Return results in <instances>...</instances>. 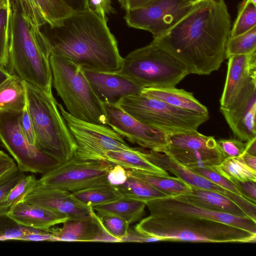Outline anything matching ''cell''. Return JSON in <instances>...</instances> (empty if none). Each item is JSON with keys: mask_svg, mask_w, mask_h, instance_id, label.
I'll return each instance as SVG.
<instances>
[{"mask_svg": "<svg viewBox=\"0 0 256 256\" xmlns=\"http://www.w3.org/2000/svg\"><path fill=\"white\" fill-rule=\"evenodd\" d=\"M232 28L224 0L195 5L178 22L151 42L182 64L189 74H210L224 59Z\"/></svg>", "mask_w": 256, "mask_h": 256, "instance_id": "cell-1", "label": "cell"}, {"mask_svg": "<svg viewBox=\"0 0 256 256\" xmlns=\"http://www.w3.org/2000/svg\"><path fill=\"white\" fill-rule=\"evenodd\" d=\"M52 53L80 66L84 70H118L123 58L104 21L89 9L72 12L46 34Z\"/></svg>", "mask_w": 256, "mask_h": 256, "instance_id": "cell-2", "label": "cell"}, {"mask_svg": "<svg viewBox=\"0 0 256 256\" xmlns=\"http://www.w3.org/2000/svg\"><path fill=\"white\" fill-rule=\"evenodd\" d=\"M8 72L52 92L50 44L40 27L46 24L34 0H8Z\"/></svg>", "mask_w": 256, "mask_h": 256, "instance_id": "cell-3", "label": "cell"}, {"mask_svg": "<svg viewBox=\"0 0 256 256\" xmlns=\"http://www.w3.org/2000/svg\"><path fill=\"white\" fill-rule=\"evenodd\" d=\"M134 229L162 241L255 243L256 235L214 220L187 216L150 215Z\"/></svg>", "mask_w": 256, "mask_h": 256, "instance_id": "cell-4", "label": "cell"}, {"mask_svg": "<svg viewBox=\"0 0 256 256\" xmlns=\"http://www.w3.org/2000/svg\"><path fill=\"white\" fill-rule=\"evenodd\" d=\"M24 82L36 146L61 164L71 160L75 156L76 144L52 93Z\"/></svg>", "mask_w": 256, "mask_h": 256, "instance_id": "cell-5", "label": "cell"}, {"mask_svg": "<svg viewBox=\"0 0 256 256\" xmlns=\"http://www.w3.org/2000/svg\"><path fill=\"white\" fill-rule=\"evenodd\" d=\"M52 82L68 112L88 122L108 126L103 103L98 98L80 66L52 52Z\"/></svg>", "mask_w": 256, "mask_h": 256, "instance_id": "cell-6", "label": "cell"}, {"mask_svg": "<svg viewBox=\"0 0 256 256\" xmlns=\"http://www.w3.org/2000/svg\"><path fill=\"white\" fill-rule=\"evenodd\" d=\"M117 72L144 88L174 86L189 74L182 64L152 42L123 58Z\"/></svg>", "mask_w": 256, "mask_h": 256, "instance_id": "cell-7", "label": "cell"}, {"mask_svg": "<svg viewBox=\"0 0 256 256\" xmlns=\"http://www.w3.org/2000/svg\"><path fill=\"white\" fill-rule=\"evenodd\" d=\"M116 104L138 122L166 133L197 130L209 118L208 114L178 108L142 93L124 97Z\"/></svg>", "mask_w": 256, "mask_h": 256, "instance_id": "cell-8", "label": "cell"}, {"mask_svg": "<svg viewBox=\"0 0 256 256\" xmlns=\"http://www.w3.org/2000/svg\"><path fill=\"white\" fill-rule=\"evenodd\" d=\"M59 110L72 134L76 148L74 158L85 160L107 161L106 154L110 150H133L123 138L108 126L78 119L60 104Z\"/></svg>", "mask_w": 256, "mask_h": 256, "instance_id": "cell-9", "label": "cell"}, {"mask_svg": "<svg viewBox=\"0 0 256 256\" xmlns=\"http://www.w3.org/2000/svg\"><path fill=\"white\" fill-rule=\"evenodd\" d=\"M20 113L0 112V140L19 169L44 174L61 164L28 142L20 126Z\"/></svg>", "mask_w": 256, "mask_h": 256, "instance_id": "cell-10", "label": "cell"}, {"mask_svg": "<svg viewBox=\"0 0 256 256\" xmlns=\"http://www.w3.org/2000/svg\"><path fill=\"white\" fill-rule=\"evenodd\" d=\"M114 165L108 161L85 160L74 158L43 174L38 180V184L70 192L110 184L107 176Z\"/></svg>", "mask_w": 256, "mask_h": 256, "instance_id": "cell-11", "label": "cell"}, {"mask_svg": "<svg viewBox=\"0 0 256 256\" xmlns=\"http://www.w3.org/2000/svg\"><path fill=\"white\" fill-rule=\"evenodd\" d=\"M166 138L167 146L162 152L188 168L212 169L224 159L214 137L196 130L168 133Z\"/></svg>", "mask_w": 256, "mask_h": 256, "instance_id": "cell-12", "label": "cell"}, {"mask_svg": "<svg viewBox=\"0 0 256 256\" xmlns=\"http://www.w3.org/2000/svg\"><path fill=\"white\" fill-rule=\"evenodd\" d=\"M194 6L186 0H156L144 7L126 10L124 18L128 26L148 31L154 38L172 27Z\"/></svg>", "mask_w": 256, "mask_h": 256, "instance_id": "cell-13", "label": "cell"}, {"mask_svg": "<svg viewBox=\"0 0 256 256\" xmlns=\"http://www.w3.org/2000/svg\"><path fill=\"white\" fill-rule=\"evenodd\" d=\"M108 124L116 133L143 148L162 152L168 144V133L146 126L115 104L104 102Z\"/></svg>", "mask_w": 256, "mask_h": 256, "instance_id": "cell-14", "label": "cell"}, {"mask_svg": "<svg viewBox=\"0 0 256 256\" xmlns=\"http://www.w3.org/2000/svg\"><path fill=\"white\" fill-rule=\"evenodd\" d=\"M146 203L150 215L187 216L204 218L231 225L256 235V222L249 218L239 217L207 209L174 196L152 200Z\"/></svg>", "mask_w": 256, "mask_h": 256, "instance_id": "cell-15", "label": "cell"}, {"mask_svg": "<svg viewBox=\"0 0 256 256\" xmlns=\"http://www.w3.org/2000/svg\"><path fill=\"white\" fill-rule=\"evenodd\" d=\"M227 73L220 99V107L230 108L254 82H256V51L228 58Z\"/></svg>", "mask_w": 256, "mask_h": 256, "instance_id": "cell-16", "label": "cell"}, {"mask_svg": "<svg viewBox=\"0 0 256 256\" xmlns=\"http://www.w3.org/2000/svg\"><path fill=\"white\" fill-rule=\"evenodd\" d=\"M24 201L68 218L88 216L93 210L82 204L67 190L38 184L24 197Z\"/></svg>", "mask_w": 256, "mask_h": 256, "instance_id": "cell-17", "label": "cell"}, {"mask_svg": "<svg viewBox=\"0 0 256 256\" xmlns=\"http://www.w3.org/2000/svg\"><path fill=\"white\" fill-rule=\"evenodd\" d=\"M220 111L235 136L247 142L256 137V83L252 84L228 108Z\"/></svg>", "mask_w": 256, "mask_h": 256, "instance_id": "cell-18", "label": "cell"}, {"mask_svg": "<svg viewBox=\"0 0 256 256\" xmlns=\"http://www.w3.org/2000/svg\"><path fill=\"white\" fill-rule=\"evenodd\" d=\"M84 71L94 93L102 103L116 104L124 97L141 93L144 88L117 71Z\"/></svg>", "mask_w": 256, "mask_h": 256, "instance_id": "cell-19", "label": "cell"}, {"mask_svg": "<svg viewBox=\"0 0 256 256\" xmlns=\"http://www.w3.org/2000/svg\"><path fill=\"white\" fill-rule=\"evenodd\" d=\"M144 156L158 167L168 171L192 187L210 190L222 194L232 202L238 194L226 190L207 178L180 164L170 155L161 152L144 150Z\"/></svg>", "mask_w": 256, "mask_h": 256, "instance_id": "cell-20", "label": "cell"}, {"mask_svg": "<svg viewBox=\"0 0 256 256\" xmlns=\"http://www.w3.org/2000/svg\"><path fill=\"white\" fill-rule=\"evenodd\" d=\"M6 215L19 225L42 230H49L68 218L24 200L16 204Z\"/></svg>", "mask_w": 256, "mask_h": 256, "instance_id": "cell-21", "label": "cell"}, {"mask_svg": "<svg viewBox=\"0 0 256 256\" xmlns=\"http://www.w3.org/2000/svg\"><path fill=\"white\" fill-rule=\"evenodd\" d=\"M60 228H50L56 241L94 242L102 230L99 218L92 210L88 216L68 218Z\"/></svg>", "mask_w": 256, "mask_h": 256, "instance_id": "cell-22", "label": "cell"}, {"mask_svg": "<svg viewBox=\"0 0 256 256\" xmlns=\"http://www.w3.org/2000/svg\"><path fill=\"white\" fill-rule=\"evenodd\" d=\"M174 196L207 209L239 217L249 218L236 203L218 192L191 186L188 193Z\"/></svg>", "mask_w": 256, "mask_h": 256, "instance_id": "cell-23", "label": "cell"}, {"mask_svg": "<svg viewBox=\"0 0 256 256\" xmlns=\"http://www.w3.org/2000/svg\"><path fill=\"white\" fill-rule=\"evenodd\" d=\"M141 93L178 108L202 114H208V108L194 96L192 93L174 86L144 88Z\"/></svg>", "mask_w": 256, "mask_h": 256, "instance_id": "cell-24", "label": "cell"}, {"mask_svg": "<svg viewBox=\"0 0 256 256\" xmlns=\"http://www.w3.org/2000/svg\"><path fill=\"white\" fill-rule=\"evenodd\" d=\"M26 102L24 81L11 74L0 86V112H22L26 106Z\"/></svg>", "mask_w": 256, "mask_h": 256, "instance_id": "cell-25", "label": "cell"}, {"mask_svg": "<svg viewBox=\"0 0 256 256\" xmlns=\"http://www.w3.org/2000/svg\"><path fill=\"white\" fill-rule=\"evenodd\" d=\"M142 148L133 150H110L106 152V160L113 164H119L126 169H134L168 176L166 171L158 167L143 155Z\"/></svg>", "mask_w": 256, "mask_h": 256, "instance_id": "cell-26", "label": "cell"}, {"mask_svg": "<svg viewBox=\"0 0 256 256\" xmlns=\"http://www.w3.org/2000/svg\"><path fill=\"white\" fill-rule=\"evenodd\" d=\"M128 176L143 181L170 196L188 193L191 186L178 177L156 174L143 170L126 169Z\"/></svg>", "mask_w": 256, "mask_h": 256, "instance_id": "cell-27", "label": "cell"}, {"mask_svg": "<svg viewBox=\"0 0 256 256\" xmlns=\"http://www.w3.org/2000/svg\"><path fill=\"white\" fill-rule=\"evenodd\" d=\"M146 206V203L144 202L124 197L92 208L98 214L114 215L131 224L142 218Z\"/></svg>", "mask_w": 256, "mask_h": 256, "instance_id": "cell-28", "label": "cell"}, {"mask_svg": "<svg viewBox=\"0 0 256 256\" xmlns=\"http://www.w3.org/2000/svg\"><path fill=\"white\" fill-rule=\"evenodd\" d=\"M71 194L82 204L90 208L124 198L118 188L110 184L88 188L72 192Z\"/></svg>", "mask_w": 256, "mask_h": 256, "instance_id": "cell-29", "label": "cell"}, {"mask_svg": "<svg viewBox=\"0 0 256 256\" xmlns=\"http://www.w3.org/2000/svg\"><path fill=\"white\" fill-rule=\"evenodd\" d=\"M116 186L124 198L145 202L152 200L168 196L149 184L128 176L124 184Z\"/></svg>", "mask_w": 256, "mask_h": 256, "instance_id": "cell-30", "label": "cell"}, {"mask_svg": "<svg viewBox=\"0 0 256 256\" xmlns=\"http://www.w3.org/2000/svg\"><path fill=\"white\" fill-rule=\"evenodd\" d=\"M212 170L230 180H252L256 182V171L249 168L240 156L224 158Z\"/></svg>", "mask_w": 256, "mask_h": 256, "instance_id": "cell-31", "label": "cell"}, {"mask_svg": "<svg viewBox=\"0 0 256 256\" xmlns=\"http://www.w3.org/2000/svg\"><path fill=\"white\" fill-rule=\"evenodd\" d=\"M256 51V26L238 36H229L226 44L224 58L249 54Z\"/></svg>", "mask_w": 256, "mask_h": 256, "instance_id": "cell-32", "label": "cell"}, {"mask_svg": "<svg viewBox=\"0 0 256 256\" xmlns=\"http://www.w3.org/2000/svg\"><path fill=\"white\" fill-rule=\"evenodd\" d=\"M48 26L57 25L73 12L62 0H34Z\"/></svg>", "mask_w": 256, "mask_h": 256, "instance_id": "cell-33", "label": "cell"}, {"mask_svg": "<svg viewBox=\"0 0 256 256\" xmlns=\"http://www.w3.org/2000/svg\"><path fill=\"white\" fill-rule=\"evenodd\" d=\"M38 185L34 175L26 176L10 192L4 200L0 204V215H6L18 203Z\"/></svg>", "mask_w": 256, "mask_h": 256, "instance_id": "cell-34", "label": "cell"}, {"mask_svg": "<svg viewBox=\"0 0 256 256\" xmlns=\"http://www.w3.org/2000/svg\"><path fill=\"white\" fill-rule=\"evenodd\" d=\"M256 26V4L250 0H244L240 4L238 14L230 36L234 37L242 34Z\"/></svg>", "mask_w": 256, "mask_h": 256, "instance_id": "cell-35", "label": "cell"}, {"mask_svg": "<svg viewBox=\"0 0 256 256\" xmlns=\"http://www.w3.org/2000/svg\"><path fill=\"white\" fill-rule=\"evenodd\" d=\"M8 20V6L0 10V69L8 72L9 64Z\"/></svg>", "mask_w": 256, "mask_h": 256, "instance_id": "cell-36", "label": "cell"}, {"mask_svg": "<svg viewBox=\"0 0 256 256\" xmlns=\"http://www.w3.org/2000/svg\"><path fill=\"white\" fill-rule=\"evenodd\" d=\"M105 229L113 236L121 240L126 234L130 224L124 218L112 214H98Z\"/></svg>", "mask_w": 256, "mask_h": 256, "instance_id": "cell-37", "label": "cell"}, {"mask_svg": "<svg viewBox=\"0 0 256 256\" xmlns=\"http://www.w3.org/2000/svg\"><path fill=\"white\" fill-rule=\"evenodd\" d=\"M188 168L223 188L238 194L241 195L240 192L232 182L214 170L208 168L198 166Z\"/></svg>", "mask_w": 256, "mask_h": 256, "instance_id": "cell-38", "label": "cell"}, {"mask_svg": "<svg viewBox=\"0 0 256 256\" xmlns=\"http://www.w3.org/2000/svg\"><path fill=\"white\" fill-rule=\"evenodd\" d=\"M26 176L18 167L0 178V204L6 198L12 189Z\"/></svg>", "mask_w": 256, "mask_h": 256, "instance_id": "cell-39", "label": "cell"}, {"mask_svg": "<svg viewBox=\"0 0 256 256\" xmlns=\"http://www.w3.org/2000/svg\"><path fill=\"white\" fill-rule=\"evenodd\" d=\"M217 146L224 158L241 156L244 152L246 143L234 138L220 139Z\"/></svg>", "mask_w": 256, "mask_h": 256, "instance_id": "cell-40", "label": "cell"}, {"mask_svg": "<svg viewBox=\"0 0 256 256\" xmlns=\"http://www.w3.org/2000/svg\"><path fill=\"white\" fill-rule=\"evenodd\" d=\"M19 122L22 131L28 142L36 146L34 128L26 106L20 113Z\"/></svg>", "mask_w": 256, "mask_h": 256, "instance_id": "cell-41", "label": "cell"}, {"mask_svg": "<svg viewBox=\"0 0 256 256\" xmlns=\"http://www.w3.org/2000/svg\"><path fill=\"white\" fill-rule=\"evenodd\" d=\"M88 5L89 10L106 22V16L115 12L111 0H88Z\"/></svg>", "mask_w": 256, "mask_h": 256, "instance_id": "cell-42", "label": "cell"}, {"mask_svg": "<svg viewBox=\"0 0 256 256\" xmlns=\"http://www.w3.org/2000/svg\"><path fill=\"white\" fill-rule=\"evenodd\" d=\"M240 194L251 202H256V182L252 180H231Z\"/></svg>", "mask_w": 256, "mask_h": 256, "instance_id": "cell-43", "label": "cell"}, {"mask_svg": "<svg viewBox=\"0 0 256 256\" xmlns=\"http://www.w3.org/2000/svg\"><path fill=\"white\" fill-rule=\"evenodd\" d=\"M128 178L126 169L119 164H114L110 168L107 176L108 184L114 186L124 184Z\"/></svg>", "mask_w": 256, "mask_h": 256, "instance_id": "cell-44", "label": "cell"}, {"mask_svg": "<svg viewBox=\"0 0 256 256\" xmlns=\"http://www.w3.org/2000/svg\"><path fill=\"white\" fill-rule=\"evenodd\" d=\"M162 240L156 237L142 234L134 229L129 228L126 234L122 239V242H156Z\"/></svg>", "mask_w": 256, "mask_h": 256, "instance_id": "cell-45", "label": "cell"}, {"mask_svg": "<svg viewBox=\"0 0 256 256\" xmlns=\"http://www.w3.org/2000/svg\"><path fill=\"white\" fill-rule=\"evenodd\" d=\"M15 161L0 150V178L17 168Z\"/></svg>", "mask_w": 256, "mask_h": 256, "instance_id": "cell-46", "label": "cell"}, {"mask_svg": "<svg viewBox=\"0 0 256 256\" xmlns=\"http://www.w3.org/2000/svg\"><path fill=\"white\" fill-rule=\"evenodd\" d=\"M125 10L144 7L156 0H118Z\"/></svg>", "mask_w": 256, "mask_h": 256, "instance_id": "cell-47", "label": "cell"}, {"mask_svg": "<svg viewBox=\"0 0 256 256\" xmlns=\"http://www.w3.org/2000/svg\"><path fill=\"white\" fill-rule=\"evenodd\" d=\"M74 12L82 11L88 9V0H62Z\"/></svg>", "mask_w": 256, "mask_h": 256, "instance_id": "cell-48", "label": "cell"}, {"mask_svg": "<svg viewBox=\"0 0 256 256\" xmlns=\"http://www.w3.org/2000/svg\"><path fill=\"white\" fill-rule=\"evenodd\" d=\"M246 148L244 154L256 156V137L246 142Z\"/></svg>", "mask_w": 256, "mask_h": 256, "instance_id": "cell-49", "label": "cell"}, {"mask_svg": "<svg viewBox=\"0 0 256 256\" xmlns=\"http://www.w3.org/2000/svg\"><path fill=\"white\" fill-rule=\"evenodd\" d=\"M244 163L251 169L256 171V156L244 154L240 156Z\"/></svg>", "mask_w": 256, "mask_h": 256, "instance_id": "cell-50", "label": "cell"}, {"mask_svg": "<svg viewBox=\"0 0 256 256\" xmlns=\"http://www.w3.org/2000/svg\"><path fill=\"white\" fill-rule=\"evenodd\" d=\"M10 76L11 74L8 72L0 69V86Z\"/></svg>", "mask_w": 256, "mask_h": 256, "instance_id": "cell-51", "label": "cell"}, {"mask_svg": "<svg viewBox=\"0 0 256 256\" xmlns=\"http://www.w3.org/2000/svg\"><path fill=\"white\" fill-rule=\"evenodd\" d=\"M190 4L194 6L202 2L209 0H186Z\"/></svg>", "mask_w": 256, "mask_h": 256, "instance_id": "cell-52", "label": "cell"}, {"mask_svg": "<svg viewBox=\"0 0 256 256\" xmlns=\"http://www.w3.org/2000/svg\"><path fill=\"white\" fill-rule=\"evenodd\" d=\"M8 6V0H0V10Z\"/></svg>", "mask_w": 256, "mask_h": 256, "instance_id": "cell-53", "label": "cell"}, {"mask_svg": "<svg viewBox=\"0 0 256 256\" xmlns=\"http://www.w3.org/2000/svg\"><path fill=\"white\" fill-rule=\"evenodd\" d=\"M252 2H253L254 4H256V0H250Z\"/></svg>", "mask_w": 256, "mask_h": 256, "instance_id": "cell-54", "label": "cell"}]
</instances>
